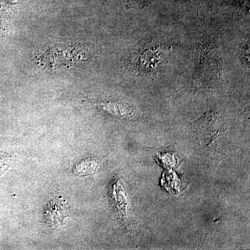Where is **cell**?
Instances as JSON below:
<instances>
[{
	"label": "cell",
	"mask_w": 250,
	"mask_h": 250,
	"mask_svg": "<svg viewBox=\"0 0 250 250\" xmlns=\"http://www.w3.org/2000/svg\"><path fill=\"white\" fill-rule=\"evenodd\" d=\"M70 217L67 204L60 197H54L47 204L45 210L47 223L54 228L62 227Z\"/></svg>",
	"instance_id": "2"
},
{
	"label": "cell",
	"mask_w": 250,
	"mask_h": 250,
	"mask_svg": "<svg viewBox=\"0 0 250 250\" xmlns=\"http://www.w3.org/2000/svg\"><path fill=\"white\" fill-rule=\"evenodd\" d=\"M152 0H128V2L131 6H139L142 7L147 5Z\"/></svg>",
	"instance_id": "5"
},
{
	"label": "cell",
	"mask_w": 250,
	"mask_h": 250,
	"mask_svg": "<svg viewBox=\"0 0 250 250\" xmlns=\"http://www.w3.org/2000/svg\"><path fill=\"white\" fill-rule=\"evenodd\" d=\"M192 124L199 140L204 144L209 146L220 134L223 126V120L219 113L207 109L203 116Z\"/></svg>",
	"instance_id": "1"
},
{
	"label": "cell",
	"mask_w": 250,
	"mask_h": 250,
	"mask_svg": "<svg viewBox=\"0 0 250 250\" xmlns=\"http://www.w3.org/2000/svg\"><path fill=\"white\" fill-rule=\"evenodd\" d=\"M100 107L117 116H130L131 113L129 106L120 104H101Z\"/></svg>",
	"instance_id": "4"
},
{
	"label": "cell",
	"mask_w": 250,
	"mask_h": 250,
	"mask_svg": "<svg viewBox=\"0 0 250 250\" xmlns=\"http://www.w3.org/2000/svg\"><path fill=\"white\" fill-rule=\"evenodd\" d=\"M98 166V161L86 158L77 163L73 167V172L78 176H87L93 174Z\"/></svg>",
	"instance_id": "3"
}]
</instances>
